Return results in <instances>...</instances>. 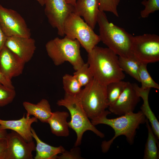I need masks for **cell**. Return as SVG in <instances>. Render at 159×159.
<instances>
[{"mask_svg": "<svg viewBox=\"0 0 159 159\" xmlns=\"http://www.w3.org/2000/svg\"><path fill=\"white\" fill-rule=\"evenodd\" d=\"M0 83L11 88H14L11 80L8 79L0 70Z\"/></svg>", "mask_w": 159, "mask_h": 159, "instance_id": "31", "label": "cell"}, {"mask_svg": "<svg viewBox=\"0 0 159 159\" xmlns=\"http://www.w3.org/2000/svg\"><path fill=\"white\" fill-rule=\"evenodd\" d=\"M37 122L38 119L35 117H27L25 114L17 120H5L0 119V129L14 131L29 142L33 140L31 125Z\"/></svg>", "mask_w": 159, "mask_h": 159, "instance_id": "15", "label": "cell"}, {"mask_svg": "<svg viewBox=\"0 0 159 159\" xmlns=\"http://www.w3.org/2000/svg\"><path fill=\"white\" fill-rule=\"evenodd\" d=\"M31 131L32 137L36 143L34 159H56L58 154L62 153L65 150L61 145L54 147L43 142L32 127Z\"/></svg>", "mask_w": 159, "mask_h": 159, "instance_id": "19", "label": "cell"}, {"mask_svg": "<svg viewBox=\"0 0 159 159\" xmlns=\"http://www.w3.org/2000/svg\"><path fill=\"white\" fill-rule=\"evenodd\" d=\"M87 117L92 120L108 107L107 86L94 79L77 96Z\"/></svg>", "mask_w": 159, "mask_h": 159, "instance_id": "6", "label": "cell"}, {"mask_svg": "<svg viewBox=\"0 0 159 159\" xmlns=\"http://www.w3.org/2000/svg\"><path fill=\"white\" fill-rule=\"evenodd\" d=\"M118 60L123 71L140 82L139 71L141 63L133 56L128 57H119Z\"/></svg>", "mask_w": 159, "mask_h": 159, "instance_id": "22", "label": "cell"}, {"mask_svg": "<svg viewBox=\"0 0 159 159\" xmlns=\"http://www.w3.org/2000/svg\"><path fill=\"white\" fill-rule=\"evenodd\" d=\"M39 4L42 6L44 5L45 0H35Z\"/></svg>", "mask_w": 159, "mask_h": 159, "instance_id": "36", "label": "cell"}, {"mask_svg": "<svg viewBox=\"0 0 159 159\" xmlns=\"http://www.w3.org/2000/svg\"><path fill=\"white\" fill-rule=\"evenodd\" d=\"M5 46L25 63L31 60L36 49L35 41L30 37H7Z\"/></svg>", "mask_w": 159, "mask_h": 159, "instance_id": "14", "label": "cell"}, {"mask_svg": "<svg viewBox=\"0 0 159 159\" xmlns=\"http://www.w3.org/2000/svg\"><path fill=\"white\" fill-rule=\"evenodd\" d=\"M7 133L6 130L0 129V140H5Z\"/></svg>", "mask_w": 159, "mask_h": 159, "instance_id": "34", "label": "cell"}, {"mask_svg": "<svg viewBox=\"0 0 159 159\" xmlns=\"http://www.w3.org/2000/svg\"><path fill=\"white\" fill-rule=\"evenodd\" d=\"M73 75L78 80L82 87L85 86L91 83L94 79L87 62L84 63Z\"/></svg>", "mask_w": 159, "mask_h": 159, "instance_id": "26", "label": "cell"}, {"mask_svg": "<svg viewBox=\"0 0 159 159\" xmlns=\"http://www.w3.org/2000/svg\"><path fill=\"white\" fill-rule=\"evenodd\" d=\"M146 64H140L139 71V78L140 87L143 89L154 88L159 89V85L152 78L148 71Z\"/></svg>", "mask_w": 159, "mask_h": 159, "instance_id": "25", "label": "cell"}, {"mask_svg": "<svg viewBox=\"0 0 159 159\" xmlns=\"http://www.w3.org/2000/svg\"><path fill=\"white\" fill-rule=\"evenodd\" d=\"M99 0H76L73 13L82 16L93 29L97 23Z\"/></svg>", "mask_w": 159, "mask_h": 159, "instance_id": "16", "label": "cell"}, {"mask_svg": "<svg viewBox=\"0 0 159 159\" xmlns=\"http://www.w3.org/2000/svg\"><path fill=\"white\" fill-rule=\"evenodd\" d=\"M69 114L67 112L57 111L52 112L48 123L51 132L58 137H67L69 135L67 119Z\"/></svg>", "mask_w": 159, "mask_h": 159, "instance_id": "20", "label": "cell"}, {"mask_svg": "<svg viewBox=\"0 0 159 159\" xmlns=\"http://www.w3.org/2000/svg\"><path fill=\"white\" fill-rule=\"evenodd\" d=\"M120 1V0H99V10L111 12L118 17L117 6Z\"/></svg>", "mask_w": 159, "mask_h": 159, "instance_id": "28", "label": "cell"}, {"mask_svg": "<svg viewBox=\"0 0 159 159\" xmlns=\"http://www.w3.org/2000/svg\"><path fill=\"white\" fill-rule=\"evenodd\" d=\"M60 155H57V159H82L81 155V152L80 148L75 147L71 149L69 151L65 150L60 154Z\"/></svg>", "mask_w": 159, "mask_h": 159, "instance_id": "30", "label": "cell"}, {"mask_svg": "<svg viewBox=\"0 0 159 159\" xmlns=\"http://www.w3.org/2000/svg\"><path fill=\"white\" fill-rule=\"evenodd\" d=\"M111 113L105 110L95 118L92 120L91 122L94 126L103 124L109 126L114 131L115 135L110 140L103 141L101 144L102 151L107 152L114 140L118 136H125L127 140L130 145L134 143L136 130L140 124L145 123L146 118L141 111L137 113L131 112L112 119H108L107 116Z\"/></svg>", "mask_w": 159, "mask_h": 159, "instance_id": "2", "label": "cell"}, {"mask_svg": "<svg viewBox=\"0 0 159 159\" xmlns=\"http://www.w3.org/2000/svg\"><path fill=\"white\" fill-rule=\"evenodd\" d=\"M64 35L72 40L76 39L87 53L100 41L98 35L79 16L72 12L66 18L64 25Z\"/></svg>", "mask_w": 159, "mask_h": 159, "instance_id": "7", "label": "cell"}, {"mask_svg": "<svg viewBox=\"0 0 159 159\" xmlns=\"http://www.w3.org/2000/svg\"><path fill=\"white\" fill-rule=\"evenodd\" d=\"M81 45L77 40H72L65 36L62 39L56 37L45 45L47 54L56 66L68 62L75 71L85 63L81 56Z\"/></svg>", "mask_w": 159, "mask_h": 159, "instance_id": "4", "label": "cell"}, {"mask_svg": "<svg viewBox=\"0 0 159 159\" xmlns=\"http://www.w3.org/2000/svg\"><path fill=\"white\" fill-rule=\"evenodd\" d=\"M128 82L121 80L110 83L106 85L107 97L108 107L117 100L125 87Z\"/></svg>", "mask_w": 159, "mask_h": 159, "instance_id": "23", "label": "cell"}, {"mask_svg": "<svg viewBox=\"0 0 159 159\" xmlns=\"http://www.w3.org/2000/svg\"><path fill=\"white\" fill-rule=\"evenodd\" d=\"M87 57L94 78L100 83L107 85L125 77L119 64V56L108 48L96 46L88 53Z\"/></svg>", "mask_w": 159, "mask_h": 159, "instance_id": "1", "label": "cell"}, {"mask_svg": "<svg viewBox=\"0 0 159 159\" xmlns=\"http://www.w3.org/2000/svg\"><path fill=\"white\" fill-rule=\"evenodd\" d=\"M145 123L148 129V136L145 145L143 159H158L159 158L158 140L155 135L148 120Z\"/></svg>", "mask_w": 159, "mask_h": 159, "instance_id": "21", "label": "cell"}, {"mask_svg": "<svg viewBox=\"0 0 159 159\" xmlns=\"http://www.w3.org/2000/svg\"><path fill=\"white\" fill-rule=\"evenodd\" d=\"M97 23L100 41L119 57L133 56L132 51L133 36L123 28L108 21L104 11L99 10Z\"/></svg>", "mask_w": 159, "mask_h": 159, "instance_id": "3", "label": "cell"}, {"mask_svg": "<svg viewBox=\"0 0 159 159\" xmlns=\"http://www.w3.org/2000/svg\"><path fill=\"white\" fill-rule=\"evenodd\" d=\"M44 5L45 14L49 23L57 29L59 35L64 36V22L69 15L73 13L74 6L65 0H45Z\"/></svg>", "mask_w": 159, "mask_h": 159, "instance_id": "11", "label": "cell"}, {"mask_svg": "<svg viewBox=\"0 0 159 159\" xmlns=\"http://www.w3.org/2000/svg\"><path fill=\"white\" fill-rule=\"evenodd\" d=\"M6 139L0 140V158L6 150Z\"/></svg>", "mask_w": 159, "mask_h": 159, "instance_id": "33", "label": "cell"}, {"mask_svg": "<svg viewBox=\"0 0 159 159\" xmlns=\"http://www.w3.org/2000/svg\"><path fill=\"white\" fill-rule=\"evenodd\" d=\"M63 88L65 93L76 96L80 92L82 86L75 76L66 74L62 77Z\"/></svg>", "mask_w": 159, "mask_h": 159, "instance_id": "24", "label": "cell"}, {"mask_svg": "<svg viewBox=\"0 0 159 159\" xmlns=\"http://www.w3.org/2000/svg\"><path fill=\"white\" fill-rule=\"evenodd\" d=\"M6 38L0 26V52L5 46Z\"/></svg>", "mask_w": 159, "mask_h": 159, "instance_id": "32", "label": "cell"}, {"mask_svg": "<svg viewBox=\"0 0 159 159\" xmlns=\"http://www.w3.org/2000/svg\"><path fill=\"white\" fill-rule=\"evenodd\" d=\"M140 98L133 84L128 82L126 87L117 100L108 107L109 110L111 113L120 116L133 112L140 101Z\"/></svg>", "mask_w": 159, "mask_h": 159, "instance_id": "12", "label": "cell"}, {"mask_svg": "<svg viewBox=\"0 0 159 159\" xmlns=\"http://www.w3.org/2000/svg\"><path fill=\"white\" fill-rule=\"evenodd\" d=\"M133 85L138 95L143 100V103L140 108L141 111L150 122L152 130L159 140V122L151 110L148 101L149 95L151 89H143L136 84H133Z\"/></svg>", "mask_w": 159, "mask_h": 159, "instance_id": "18", "label": "cell"}, {"mask_svg": "<svg viewBox=\"0 0 159 159\" xmlns=\"http://www.w3.org/2000/svg\"><path fill=\"white\" fill-rule=\"evenodd\" d=\"M141 4L145 6L140 12L142 18H147L151 14L159 10V0H143Z\"/></svg>", "mask_w": 159, "mask_h": 159, "instance_id": "29", "label": "cell"}, {"mask_svg": "<svg viewBox=\"0 0 159 159\" xmlns=\"http://www.w3.org/2000/svg\"><path fill=\"white\" fill-rule=\"evenodd\" d=\"M66 2L73 6H74L75 4L76 0H65Z\"/></svg>", "mask_w": 159, "mask_h": 159, "instance_id": "35", "label": "cell"}, {"mask_svg": "<svg viewBox=\"0 0 159 159\" xmlns=\"http://www.w3.org/2000/svg\"><path fill=\"white\" fill-rule=\"evenodd\" d=\"M0 26L7 37H30V29L21 15L16 11L0 4Z\"/></svg>", "mask_w": 159, "mask_h": 159, "instance_id": "10", "label": "cell"}, {"mask_svg": "<svg viewBox=\"0 0 159 159\" xmlns=\"http://www.w3.org/2000/svg\"><path fill=\"white\" fill-rule=\"evenodd\" d=\"M7 146L0 159H32L36 145L33 140L27 142L16 132L11 130L6 138Z\"/></svg>", "mask_w": 159, "mask_h": 159, "instance_id": "9", "label": "cell"}, {"mask_svg": "<svg viewBox=\"0 0 159 159\" xmlns=\"http://www.w3.org/2000/svg\"><path fill=\"white\" fill-rule=\"evenodd\" d=\"M23 105L26 111V117L33 115L43 123H47L52 114L49 103L45 99L36 104L24 101Z\"/></svg>", "mask_w": 159, "mask_h": 159, "instance_id": "17", "label": "cell"}, {"mask_svg": "<svg viewBox=\"0 0 159 159\" xmlns=\"http://www.w3.org/2000/svg\"><path fill=\"white\" fill-rule=\"evenodd\" d=\"M133 56L140 63L147 64L159 61V36L145 34L133 36Z\"/></svg>", "mask_w": 159, "mask_h": 159, "instance_id": "8", "label": "cell"}, {"mask_svg": "<svg viewBox=\"0 0 159 159\" xmlns=\"http://www.w3.org/2000/svg\"><path fill=\"white\" fill-rule=\"evenodd\" d=\"M16 95L15 88L9 87L0 83V107L11 103Z\"/></svg>", "mask_w": 159, "mask_h": 159, "instance_id": "27", "label": "cell"}, {"mask_svg": "<svg viewBox=\"0 0 159 159\" xmlns=\"http://www.w3.org/2000/svg\"><path fill=\"white\" fill-rule=\"evenodd\" d=\"M57 104L59 106L66 107L70 112L71 119L68 122V125L77 135L75 147L81 144L83 134L87 131H91L101 138L105 137L104 134L98 130L90 121L77 96L65 93L64 98L57 101Z\"/></svg>", "mask_w": 159, "mask_h": 159, "instance_id": "5", "label": "cell"}, {"mask_svg": "<svg viewBox=\"0 0 159 159\" xmlns=\"http://www.w3.org/2000/svg\"><path fill=\"white\" fill-rule=\"evenodd\" d=\"M25 63L5 46L0 52V70L9 80L22 73Z\"/></svg>", "mask_w": 159, "mask_h": 159, "instance_id": "13", "label": "cell"}]
</instances>
